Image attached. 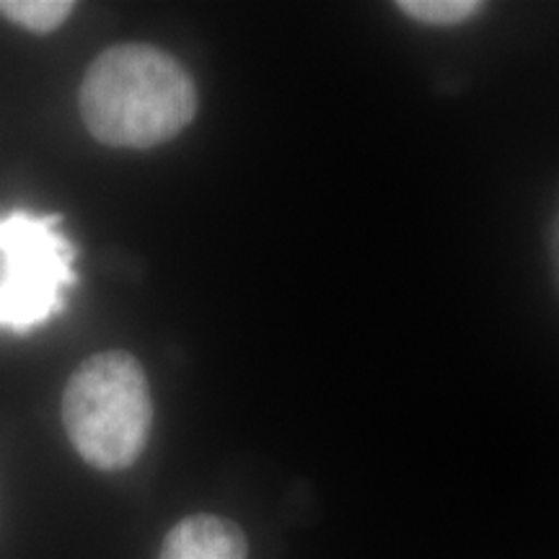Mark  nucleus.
<instances>
[{"label":"nucleus","mask_w":559,"mask_h":559,"mask_svg":"<svg viewBox=\"0 0 559 559\" xmlns=\"http://www.w3.org/2000/svg\"><path fill=\"white\" fill-rule=\"evenodd\" d=\"M73 9L70 0H0V16L37 34L58 29Z\"/></svg>","instance_id":"5"},{"label":"nucleus","mask_w":559,"mask_h":559,"mask_svg":"<svg viewBox=\"0 0 559 559\" xmlns=\"http://www.w3.org/2000/svg\"><path fill=\"white\" fill-rule=\"evenodd\" d=\"M243 531L234 521L198 513L169 531L158 559H247Z\"/></svg>","instance_id":"4"},{"label":"nucleus","mask_w":559,"mask_h":559,"mask_svg":"<svg viewBox=\"0 0 559 559\" xmlns=\"http://www.w3.org/2000/svg\"><path fill=\"white\" fill-rule=\"evenodd\" d=\"M60 215H0V330L26 334L58 317L75 283Z\"/></svg>","instance_id":"3"},{"label":"nucleus","mask_w":559,"mask_h":559,"mask_svg":"<svg viewBox=\"0 0 559 559\" xmlns=\"http://www.w3.org/2000/svg\"><path fill=\"white\" fill-rule=\"evenodd\" d=\"M79 102L99 143L153 148L194 120L198 86L174 55L151 45H117L91 62Z\"/></svg>","instance_id":"1"},{"label":"nucleus","mask_w":559,"mask_h":559,"mask_svg":"<svg viewBox=\"0 0 559 559\" xmlns=\"http://www.w3.org/2000/svg\"><path fill=\"white\" fill-rule=\"evenodd\" d=\"M396 9L423 24L453 26L479 13L481 3H474V0H402L396 3Z\"/></svg>","instance_id":"6"},{"label":"nucleus","mask_w":559,"mask_h":559,"mask_svg":"<svg viewBox=\"0 0 559 559\" xmlns=\"http://www.w3.org/2000/svg\"><path fill=\"white\" fill-rule=\"evenodd\" d=\"M153 402L143 366L122 349L91 355L68 379L62 425L94 469L117 472L135 464L145 451Z\"/></svg>","instance_id":"2"}]
</instances>
